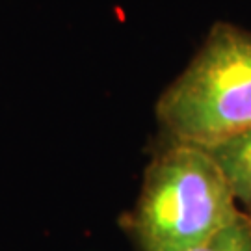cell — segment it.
I'll list each match as a JSON object with an SVG mask.
<instances>
[{"label":"cell","instance_id":"1","mask_svg":"<svg viewBox=\"0 0 251 251\" xmlns=\"http://www.w3.org/2000/svg\"><path fill=\"white\" fill-rule=\"evenodd\" d=\"M240 214L214 156L170 140L145 168L128 233L140 251H192Z\"/></svg>","mask_w":251,"mask_h":251},{"label":"cell","instance_id":"2","mask_svg":"<svg viewBox=\"0 0 251 251\" xmlns=\"http://www.w3.org/2000/svg\"><path fill=\"white\" fill-rule=\"evenodd\" d=\"M154 112L173 142L212 147L250 132L251 30L214 23Z\"/></svg>","mask_w":251,"mask_h":251},{"label":"cell","instance_id":"3","mask_svg":"<svg viewBox=\"0 0 251 251\" xmlns=\"http://www.w3.org/2000/svg\"><path fill=\"white\" fill-rule=\"evenodd\" d=\"M205 149L220 164L236 201L251 208V130Z\"/></svg>","mask_w":251,"mask_h":251},{"label":"cell","instance_id":"4","mask_svg":"<svg viewBox=\"0 0 251 251\" xmlns=\"http://www.w3.org/2000/svg\"><path fill=\"white\" fill-rule=\"evenodd\" d=\"M192 251H251V227L246 214L242 212L234 222Z\"/></svg>","mask_w":251,"mask_h":251},{"label":"cell","instance_id":"5","mask_svg":"<svg viewBox=\"0 0 251 251\" xmlns=\"http://www.w3.org/2000/svg\"><path fill=\"white\" fill-rule=\"evenodd\" d=\"M246 218H248V224H250V227H251V208H246Z\"/></svg>","mask_w":251,"mask_h":251}]
</instances>
